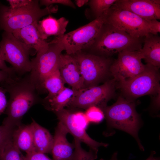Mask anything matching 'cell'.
Listing matches in <instances>:
<instances>
[{"label": "cell", "mask_w": 160, "mask_h": 160, "mask_svg": "<svg viewBox=\"0 0 160 160\" xmlns=\"http://www.w3.org/2000/svg\"><path fill=\"white\" fill-rule=\"evenodd\" d=\"M86 110L84 113L89 122L98 123L105 118L103 111L98 107L93 106Z\"/></svg>", "instance_id": "4316f807"}, {"label": "cell", "mask_w": 160, "mask_h": 160, "mask_svg": "<svg viewBox=\"0 0 160 160\" xmlns=\"http://www.w3.org/2000/svg\"><path fill=\"white\" fill-rule=\"evenodd\" d=\"M39 2V0H32L28 5L17 9L0 3V31L12 33L58 11L57 6L53 5L41 8Z\"/></svg>", "instance_id": "277c9868"}, {"label": "cell", "mask_w": 160, "mask_h": 160, "mask_svg": "<svg viewBox=\"0 0 160 160\" xmlns=\"http://www.w3.org/2000/svg\"><path fill=\"white\" fill-rule=\"evenodd\" d=\"M136 106L135 100L128 99L121 95L113 105L101 109L103 112L108 127L129 134L136 140L140 149L143 151L144 148L138 136L141 120L136 111Z\"/></svg>", "instance_id": "3957f363"}, {"label": "cell", "mask_w": 160, "mask_h": 160, "mask_svg": "<svg viewBox=\"0 0 160 160\" xmlns=\"http://www.w3.org/2000/svg\"><path fill=\"white\" fill-rule=\"evenodd\" d=\"M24 160H54L51 159L45 153L33 151L26 153L23 156Z\"/></svg>", "instance_id": "f546056e"}, {"label": "cell", "mask_w": 160, "mask_h": 160, "mask_svg": "<svg viewBox=\"0 0 160 160\" xmlns=\"http://www.w3.org/2000/svg\"><path fill=\"white\" fill-rule=\"evenodd\" d=\"M113 5L146 20L160 19V0H116Z\"/></svg>", "instance_id": "5bb4252c"}, {"label": "cell", "mask_w": 160, "mask_h": 160, "mask_svg": "<svg viewBox=\"0 0 160 160\" xmlns=\"http://www.w3.org/2000/svg\"><path fill=\"white\" fill-rule=\"evenodd\" d=\"M77 61L84 79L83 89L97 86L111 76L110 68L113 60L82 51L71 55Z\"/></svg>", "instance_id": "8992f818"}, {"label": "cell", "mask_w": 160, "mask_h": 160, "mask_svg": "<svg viewBox=\"0 0 160 160\" xmlns=\"http://www.w3.org/2000/svg\"><path fill=\"white\" fill-rule=\"evenodd\" d=\"M0 84L9 95L5 110L7 116L3 124L15 128L21 124L23 117L31 107L41 101L39 93L29 73L24 77H12Z\"/></svg>", "instance_id": "6da1fadb"}, {"label": "cell", "mask_w": 160, "mask_h": 160, "mask_svg": "<svg viewBox=\"0 0 160 160\" xmlns=\"http://www.w3.org/2000/svg\"><path fill=\"white\" fill-rule=\"evenodd\" d=\"M142 59L140 50H124L119 52L110 67L111 76L117 85L129 81L144 69L145 65L142 63Z\"/></svg>", "instance_id": "4fadbf2b"}, {"label": "cell", "mask_w": 160, "mask_h": 160, "mask_svg": "<svg viewBox=\"0 0 160 160\" xmlns=\"http://www.w3.org/2000/svg\"><path fill=\"white\" fill-rule=\"evenodd\" d=\"M140 52L146 64L159 68L160 67V37L148 33L144 39Z\"/></svg>", "instance_id": "d6986e66"}, {"label": "cell", "mask_w": 160, "mask_h": 160, "mask_svg": "<svg viewBox=\"0 0 160 160\" xmlns=\"http://www.w3.org/2000/svg\"><path fill=\"white\" fill-rule=\"evenodd\" d=\"M150 33L157 35L160 32V22L157 20L154 19L148 20Z\"/></svg>", "instance_id": "d6a6232c"}, {"label": "cell", "mask_w": 160, "mask_h": 160, "mask_svg": "<svg viewBox=\"0 0 160 160\" xmlns=\"http://www.w3.org/2000/svg\"><path fill=\"white\" fill-rule=\"evenodd\" d=\"M79 91L65 87L54 97L47 100H42L41 102L45 108L55 113L67 106Z\"/></svg>", "instance_id": "7402d4cb"}, {"label": "cell", "mask_w": 160, "mask_h": 160, "mask_svg": "<svg viewBox=\"0 0 160 160\" xmlns=\"http://www.w3.org/2000/svg\"><path fill=\"white\" fill-rule=\"evenodd\" d=\"M104 23L135 38H143L150 33L148 20L113 4L107 12Z\"/></svg>", "instance_id": "7c38bea8"}, {"label": "cell", "mask_w": 160, "mask_h": 160, "mask_svg": "<svg viewBox=\"0 0 160 160\" xmlns=\"http://www.w3.org/2000/svg\"><path fill=\"white\" fill-rule=\"evenodd\" d=\"M69 132L65 126L59 121L55 129L52 153L54 160H69L75 149L74 142H68L66 136Z\"/></svg>", "instance_id": "2e32d148"}, {"label": "cell", "mask_w": 160, "mask_h": 160, "mask_svg": "<svg viewBox=\"0 0 160 160\" xmlns=\"http://www.w3.org/2000/svg\"><path fill=\"white\" fill-rule=\"evenodd\" d=\"M89 1L88 0H77L75 1L76 4L78 7H80L88 3Z\"/></svg>", "instance_id": "8d00e7d4"}, {"label": "cell", "mask_w": 160, "mask_h": 160, "mask_svg": "<svg viewBox=\"0 0 160 160\" xmlns=\"http://www.w3.org/2000/svg\"><path fill=\"white\" fill-rule=\"evenodd\" d=\"M31 124L33 132L34 151L51 153L53 137L49 131L32 119Z\"/></svg>", "instance_id": "ffe728a7"}, {"label": "cell", "mask_w": 160, "mask_h": 160, "mask_svg": "<svg viewBox=\"0 0 160 160\" xmlns=\"http://www.w3.org/2000/svg\"><path fill=\"white\" fill-rule=\"evenodd\" d=\"M23 156L13 143L12 139L8 142L0 156V160H24Z\"/></svg>", "instance_id": "484cf974"}, {"label": "cell", "mask_w": 160, "mask_h": 160, "mask_svg": "<svg viewBox=\"0 0 160 160\" xmlns=\"http://www.w3.org/2000/svg\"><path fill=\"white\" fill-rule=\"evenodd\" d=\"M75 148L73 154L69 160H95L97 158L98 151L90 149L89 151L81 147V142L74 138Z\"/></svg>", "instance_id": "d4e9b609"}, {"label": "cell", "mask_w": 160, "mask_h": 160, "mask_svg": "<svg viewBox=\"0 0 160 160\" xmlns=\"http://www.w3.org/2000/svg\"><path fill=\"white\" fill-rule=\"evenodd\" d=\"M39 1L40 5L45 6L46 7L52 5L53 4H59L74 9L76 8L75 4L70 0H42Z\"/></svg>", "instance_id": "f1b7e54d"}, {"label": "cell", "mask_w": 160, "mask_h": 160, "mask_svg": "<svg viewBox=\"0 0 160 160\" xmlns=\"http://www.w3.org/2000/svg\"><path fill=\"white\" fill-rule=\"evenodd\" d=\"M32 0H8L11 8L17 9L25 7L28 5Z\"/></svg>", "instance_id": "1f68e13d"}, {"label": "cell", "mask_w": 160, "mask_h": 160, "mask_svg": "<svg viewBox=\"0 0 160 160\" xmlns=\"http://www.w3.org/2000/svg\"><path fill=\"white\" fill-rule=\"evenodd\" d=\"M7 92L3 87H0V115L4 113L7 107V103L5 95Z\"/></svg>", "instance_id": "4dcf8cb0"}, {"label": "cell", "mask_w": 160, "mask_h": 160, "mask_svg": "<svg viewBox=\"0 0 160 160\" xmlns=\"http://www.w3.org/2000/svg\"><path fill=\"white\" fill-rule=\"evenodd\" d=\"M59 69L65 84L67 83L72 89L79 91L83 89L84 79L79 65L72 55H60Z\"/></svg>", "instance_id": "9a60e30c"}, {"label": "cell", "mask_w": 160, "mask_h": 160, "mask_svg": "<svg viewBox=\"0 0 160 160\" xmlns=\"http://www.w3.org/2000/svg\"><path fill=\"white\" fill-rule=\"evenodd\" d=\"M144 38L133 37L104 23L94 43L89 49L91 53L110 57L124 50H140L143 47Z\"/></svg>", "instance_id": "7a4b0ae2"}, {"label": "cell", "mask_w": 160, "mask_h": 160, "mask_svg": "<svg viewBox=\"0 0 160 160\" xmlns=\"http://www.w3.org/2000/svg\"><path fill=\"white\" fill-rule=\"evenodd\" d=\"M12 139L15 144L26 153L34 151L32 131L30 124H20L13 131Z\"/></svg>", "instance_id": "44dd1931"}, {"label": "cell", "mask_w": 160, "mask_h": 160, "mask_svg": "<svg viewBox=\"0 0 160 160\" xmlns=\"http://www.w3.org/2000/svg\"><path fill=\"white\" fill-rule=\"evenodd\" d=\"M144 70L129 81L117 85L125 97L132 100L146 95L160 93L159 68L148 64Z\"/></svg>", "instance_id": "52a82bcc"}, {"label": "cell", "mask_w": 160, "mask_h": 160, "mask_svg": "<svg viewBox=\"0 0 160 160\" xmlns=\"http://www.w3.org/2000/svg\"><path fill=\"white\" fill-rule=\"evenodd\" d=\"M116 89L117 82L112 78L109 79L102 85L79 91L67 107L86 109L96 106L101 108L107 106L108 102L114 97Z\"/></svg>", "instance_id": "30bf717a"}, {"label": "cell", "mask_w": 160, "mask_h": 160, "mask_svg": "<svg viewBox=\"0 0 160 160\" xmlns=\"http://www.w3.org/2000/svg\"><path fill=\"white\" fill-rule=\"evenodd\" d=\"M14 128L3 124L0 125V156L6 145L12 139Z\"/></svg>", "instance_id": "83f0119b"}, {"label": "cell", "mask_w": 160, "mask_h": 160, "mask_svg": "<svg viewBox=\"0 0 160 160\" xmlns=\"http://www.w3.org/2000/svg\"><path fill=\"white\" fill-rule=\"evenodd\" d=\"M38 21L22 28L15 31L13 35L22 42L34 49L37 53L45 51L49 44L45 40L41 38L37 29Z\"/></svg>", "instance_id": "e0dca14e"}, {"label": "cell", "mask_w": 160, "mask_h": 160, "mask_svg": "<svg viewBox=\"0 0 160 160\" xmlns=\"http://www.w3.org/2000/svg\"><path fill=\"white\" fill-rule=\"evenodd\" d=\"M156 153L154 151H152L150 156L145 160H160L159 159L154 156V155ZM117 152H115L112 155L111 158L109 160H118L117 159ZM100 160H105L103 159H101Z\"/></svg>", "instance_id": "d590c367"}, {"label": "cell", "mask_w": 160, "mask_h": 160, "mask_svg": "<svg viewBox=\"0 0 160 160\" xmlns=\"http://www.w3.org/2000/svg\"><path fill=\"white\" fill-rule=\"evenodd\" d=\"M65 84L58 68L47 76L43 82V88L48 93L43 100H47L54 97L65 87Z\"/></svg>", "instance_id": "603a6c76"}, {"label": "cell", "mask_w": 160, "mask_h": 160, "mask_svg": "<svg viewBox=\"0 0 160 160\" xmlns=\"http://www.w3.org/2000/svg\"><path fill=\"white\" fill-rule=\"evenodd\" d=\"M15 76L6 71L0 70V83L6 82L11 78Z\"/></svg>", "instance_id": "e575fe53"}, {"label": "cell", "mask_w": 160, "mask_h": 160, "mask_svg": "<svg viewBox=\"0 0 160 160\" xmlns=\"http://www.w3.org/2000/svg\"><path fill=\"white\" fill-rule=\"evenodd\" d=\"M107 12L88 23L64 34L61 37H55L50 42L60 43L68 55H73L83 50L89 49L99 34L105 22Z\"/></svg>", "instance_id": "5b68a950"}, {"label": "cell", "mask_w": 160, "mask_h": 160, "mask_svg": "<svg viewBox=\"0 0 160 160\" xmlns=\"http://www.w3.org/2000/svg\"><path fill=\"white\" fill-rule=\"evenodd\" d=\"M0 47L4 60L12 65L19 76L29 73L31 69L29 56L32 49L16 38L12 33L4 31Z\"/></svg>", "instance_id": "ba28073f"}, {"label": "cell", "mask_w": 160, "mask_h": 160, "mask_svg": "<svg viewBox=\"0 0 160 160\" xmlns=\"http://www.w3.org/2000/svg\"><path fill=\"white\" fill-rule=\"evenodd\" d=\"M0 70L6 71L11 74L15 75V72L14 69L12 67H8L5 63L2 54L1 49L0 47Z\"/></svg>", "instance_id": "836d02e7"}, {"label": "cell", "mask_w": 160, "mask_h": 160, "mask_svg": "<svg viewBox=\"0 0 160 160\" xmlns=\"http://www.w3.org/2000/svg\"><path fill=\"white\" fill-rule=\"evenodd\" d=\"M49 43L45 51L37 53L31 60V69L29 73L39 93L44 89L43 84L45 78L59 68L60 56L64 50L60 43Z\"/></svg>", "instance_id": "9c48e42d"}, {"label": "cell", "mask_w": 160, "mask_h": 160, "mask_svg": "<svg viewBox=\"0 0 160 160\" xmlns=\"http://www.w3.org/2000/svg\"><path fill=\"white\" fill-rule=\"evenodd\" d=\"M68 23V20L64 17L57 19L49 15L41 20L38 21L37 29L43 40H45L52 36L60 38L65 34Z\"/></svg>", "instance_id": "ac0fdd59"}, {"label": "cell", "mask_w": 160, "mask_h": 160, "mask_svg": "<svg viewBox=\"0 0 160 160\" xmlns=\"http://www.w3.org/2000/svg\"><path fill=\"white\" fill-rule=\"evenodd\" d=\"M116 0H91L88 3L90 10L95 17L102 16L106 12Z\"/></svg>", "instance_id": "cb8c5ba5"}, {"label": "cell", "mask_w": 160, "mask_h": 160, "mask_svg": "<svg viewBox=\"0 0 160 160\" xmlns=\"http://www.w3.org/2000/svg\"><path fill=\"white\" fill-rule=\"evenodd\" d=\"M79 109L64 108L55 113L59 121L65 126L74 138L86 144L90 149L98 151L100 147H107L108 144L96 141L87 134L86 129L90 122L84 112Z\"/></svg>", "instance_id": "8fae6325"}]
</instances>
